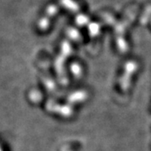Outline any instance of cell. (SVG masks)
Returning <instances> with one entry per match:
<instances>
[{"instance_id": "1", "label": "cell", "mask_w": 151, "mask_h": 151, "mask_svg": "<svg viewBox=\"0 0 151 151\" xmlns=\"http://www.w3.org/2000/svg\"><path fill=\"white\" fill-rule=\"evenodd\" d=\"M63 4H65V7H67L68 9H70L72 11H76V9H78L77 5L71 0H63Z\"/></svg>"}, {"instance_id": "2", "label": "cell", "mask_w": 151, "mask_h": 151, "mask_svg": "<svg viewBox=\"0 0 151 151\" xmlns=\"http://www.w3.org/2000/svg\"><path fill=\"white\" fill-rule=\"evenodd\" d=\"M89 30H90V33L92 34V35H96L97 34L99 33L100 28H99V25L97 24H96V23H92L89 25Z\"/></svg>"}, {"instance_id": "3", "label": "cell", "mask_w": 151, "mask_h": 151, "mask_svg": "<svg viewBox=\"0 0 151 151\" xmlns=\"http://www.w3.org/2000/svg\"><path fill=\"white\" fill-rule=\"evenodd\" d=\"M76 22L79 24H86L87 22H88V19H87V17L84 16V15H80V16H78V18L76 19Z\"/></svg>"}]
</instances>
